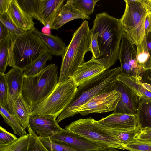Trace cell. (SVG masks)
I'll return each mask as SVG.
<instances>
[{
	"label": "cell",
	"mask_w": 151,
	"mask_h": 151,
	"mask_svg": "<svg viewBox=\"0 0 151 151\" xmlns=\"http://www.w3.org/2000/svg\"><path fill=\"white\" fill-rule=\"evenodd\" d=\"M52 56L49 53H47L40 58L29 68L23 71L24 76H31L36 74L46 67V62L51 60Z\"/></svg>",
	"instance_id": "cell-32"
},
{
	"label": "cell",
	"mask_w": 151,
	"mask_h": 151,
	"mask_svg": "<svg viewBox=\"0 0 151 151\" xmlns=\"http://www.w3.org/2000/svg\"><path fill=\"white\" fill-rule=\"evenodd\" d=\"M117 79L140 97L151 100V85L150 84L142 83L141 81L142 80L126 76L121 74L118 75Z\"/></svg>",
	"instance_id": "cell-21"
},
{
	"label": "cell",
	"mask_w": 151,
	"mask_h": 151,
	"mask_svg": "<svg viewBox=\"0 0 151 151\" xmlns=\"http://www.w3.org/2000/svg\"><path fill=\"white\" fill-rule=\"evenodd\" d=\"M136 139L142 141L151 142V128L141 130Z\"/></svg>",
	"instance_id": "cell-38"
},
{
	"label": "cell",
	"mask_w": 151,
	"mask_h": 151,
	"mask_svg": "<svg viewBox=\"0 0 151 151\" xmlns=\"http://www.w3.org/2000/svg\"><path fill=\"white\" fill-rule=\"evenodd\" d=\"M58 68L51 64L39 73L24 77L22 95L31 106L45 100L58 83Z\"/></svg>",
	"instance_id": "cell-5"
},
{
	"label": "cell",
	"mask_w": 151,
	"mask_h": 151,
	"mask_svg": "<svg viewBox=\"0 0 151 151\" xmlns=\"http://www.w3.org/2000/svg\"><path fill=\"white\" fill-rule=\"evenodd\" d=\"M109 128L114 135L124 145L136 139L141 131L138 125L134 129Z\"/></svg>",
	"instance_id": "cell-25"
},
{
	"label": "cell",
	"mask_w": 151,
	"mask_h": 151,
	"mask_svg": "<svg viewBox=\"0 0 151 151\" xmlns=\"http://www.w3.org/2000/svg\"><path fill=\"white\" fill-rule=\"evenodd\" d=\"M79 19L84 20L90 18L78 10L67 1L56 17L51 29L57 30L68 22Z\"/></svg>",
	"instance_id": "cell-19"
},
{
	"label": "cell",
	"mask_w": 151,
	"mask_h": 151,
	"mask_svg": "<svg viewBox=\"0 0 151 151\" xmlns=\"http://www.w3.org/2000/svg\"><path fill=\"white\" fill-rule=\"evenodd\" d=\"M98 122L100 124L111 128L134 129L137 126L136 114L114 111Z\"/></svg>",
	"instance_id": "cell-18"
},
{
	"label": "cell",
	"mask_w": 151,
	"mask_h": 151,
	"mask_svg": "<svg viewBox=\"0 0 151 151\" xmlns=\"http://www.w3.org/2000/svg\"><path fill=\"white\" fill-rule=\"evenodd\" d=\"M0 113L4 122L12 128L14 133L21 137L27 134L24 129L15 117L4 108L0 106Z\"/></svg>",
	"instance_id": "cell-26"
},
{
	"label": "cell",
	"mask_w": 151,
	"mask_h": 151,
	"mask_svg": "<svg viewBox=\"0 0 151 151\" xmlns=\"http://www.w3.org/2000/svg\"><path fill=\"white\" fill-rule=\"evenodd\" d=\"M91 48L93 55L92 58L96 60L98 59L100 55L97 41L98 34L97 32H91Z\"/></svg>",
	"instance_id": "cell-36"
},
{
	"label": "cell",
	"mask_w": 151,
	"mask_h": 151,
	"mask_svg": "<svg viewBox=\"0 0 151 151\" xmlns=\"http://www.w3.org/2000/svg\"><path fill=\"white\" fill-rule=\"evenodd\" d=\"M29 137L27 134L11 142L0 144V151H27Z\"/></svg>",
	"instance_id": "cell-27"
},
{
	"label": "cell",
	"mask_w": 151,
	"mask_h": 151,
	"mask_svg": "<svg viewBox=\"0 0 151 151\" xmlns=\"http://www.w3.org/2000/svg\"><path fill=\"white\" fill-rule=\"evenodd\" d=\"M136 116L137 125L141 130L151 128V100L140 97Z\"/></svg>",
	"instance_id": "cell-23"
},
{
	"label": "cell",
	"mask_w": 151,
	"mask_h": 151,
	"mask_svg": "<svg viewBox=\"0 0 151 151\" xmlns=\"http://www.w3.org/2000/svg\"><path fill=\"white\" fill-rule=\"evenodd\" d=\"M50 28L47 26H44L42 29V33L47 34H50Z\"/></svg>",
	"instance_id": "cell-44"
},
{
	"label": "cell",
	"mask_w": 151,
	"mask_h": 151,
	"mask_svg": "<svg viewBox=\"0 0 151 151\" xmlns=\"http://www.w3.org/2000/svg\"><path fill=\"white\" fill-rule=\"evenodd\" d=\"M136 54L137 51L134 44L123 35L119 53L120 74L142 80L141 76L144 72L137 61Z\"/></svg>",
	"instance_id": "cell-10"
},
{
	"label": "cell",
	"mask_w": 151,
	"mask_h": 151,
	"mask_svg": "<svg viewBox=\"0 0 151 151\" xmlns=\"http://www.w3.org/2000/svg\"><path fill=\"white\" fill-rule=\"evenodd\" d=\"M65 129L86 138L102 149L111 147L125 150L124 145L108 127L91 117L73 122Z\"/></svg>",
	"instance_id": "cell-6"
},
{
	"label": "cell",
	"mask_w": 151,
	"mask_h": 151,
	"mask_svg": "<svg viewBox=\"0 0 151 151\" xmlns=\"http://www.w3.org/2000/svg\"><path fill=\"white\" fill-rule=\"evenodd\" d=\"M56 119L52 115H32L29 125L31 129L39 137H50L63 129L58 124Z\"/></svg>",
	"instance_id": "cell-13"
},
{
	"label": "cell",
	"mask_w": 151,
	"mask_h": 151,
	"mask_svg": "<svg viewBox=\"0 0 151 151\" xmlns=\"http://www.w3.org/2000/svg\"><path fill=\"white\" fill-rule=\"evenodd\" d=\"M8 65L24 71L40 58L49 53L40 38L32 30L15 35L10 33Z\"/></svg>",
	"instance_id": "cell-2"
},
{
	"label": "cell",
	"mask_w": 151,
	"mask_h": 151,
	"mask_svg": "<svg viewBox=\"0 0 151 151\" xmlns=\"http://www.w3.org/2000/svg\"><path fill=\"white\" fill-rule=\"evenodd\" d=\"M124 147L129 151H151V142L136 138L125 145Z\"/></svg>",
	"instance_id": "cell-33"
},
{
	"label": "cell",
	"mask_w": 151,
	"mask_h": 151,
	"mask_svg": "<svg viewBox=\"0 0 151 151\" xmlns=\"http://www.w3.org/2000/svg\"><path fill=\"white\" fill-rule=\"evenodd\" d=\"M93 23L91 31L98 34L100 52L99 58L93 60L107 70L119 59L121 41L123 36L120 20L103 12L96 15Z\"/></svg>",
	"instance_id": "cell-1"
},
{
	"label": "cell",
	"mask_w": 151,
	"mask_h": 151,
	"mask_svg": "<svg viewBox=\"0 0 151 151\" xmlns=\"http://www.w3.org/2000/svg\"><path fill=\"white\" fill-rule=\"evenodd\" d=\"M77 88L70 78L64 82L58 83L48 97L32 106L31 115H49L57 118L72 101Z\"/></svg>",
	"instance_id": "cell-7"
},
{
	"label": "cell",
	"mask_w": 151,
	"mask_h": 151,
	"mask_svg": "<svg viewBox=\"0 0 151 151\" xmlns=\"http://www.w3.org/2000/svg\"><path fill=\"white\" fill-rule=\"evenodd\" d=\"M9 30L1 22H0V42L10 37Z\"/></svg>",
	"instance_id": "cell-39"
},
{
	"label": "cell",
	"mask_w": 151,
	"mask_h": 151,
	"mask_svg": "<svg viewBox=\"0 0 151 151\" xmlns=\"http://www.w3.org/2000/svg\"><path fill=\"white\" fill-rule=\"evenodd\" d=\"M124 13L119 19L123 35L134 45L140 43L145 37V23L147 14L145 0H124Z\"/></svg>",
	"instance_id": "cell-8"
},
{
	"label": "cell",
	"mask_w": 151,
	"mask_h": 151,
	"mask_svg": "<svg viewBox=\"0 0 151 151\" xmlns=\"http://www.w3.org/2000/svg\"><path fill=\"white\" fill-rule=\"evenodd\" d=\"M10 43V37L0 42V74L3 75L8 65Z\"/></svg>",
	"instance_id": "cell-29"
},
{
	"label": "cell",
	"mask_w": 151,
	"mask_h": 151,
	"mask_svg": "<svg viewBox=\"0 0 151 151\" xmlns=\"http://www.w3.org/2000/svg\"><path fill=\"white\" fill-rule=\"evenodd\" d=\"M16 136L8 132L6 129L0 127V144L11 142L17 139Z\"/></svg>",
	"instance_id": "cell-37"
},
{
	"label": "cell",
	"mask_w": 151,
	"mask_h": 151,
	"mask_svg": "<svg viewBox=\"0 0 151 151\" xmlns=\"http://www.w3.org/2000/svg\"><path fill=\"white\" fill-rule=\"evenodd\" d=\"M149 79L151 81V77H149Z\"/></svg>",
	"instance_id": "cell-46"
},
{
	"label": "cell",
	"mask_w": 151,
	"mask_h": 151,
	"mask_svg": "<svg viewBox=\"0 0 151 151\" xmlns=\"http://www.w3.org/2000/svg\"><path fill=\"white\" fill-rule=\"evenodd\" d=\"M49 137L51 140L66 143L75 151H100L102 149L86 138L65 129Z\"/></svg>",
	"instance_id": "cell-14"
},
{
	"label": "cell",
	"mask_w": 151,
	"mask_h": 151,
	"mask_svg": "<svg viewBox=\"0 0 151 151\" xmlns=\"http://www.w3.org/2000/svg\"><path fill=\"white\" fill-rule=\"evenodd\" d=\"M100 151H120L117 149L111 148V147H108L106 148L102 149Z\"/></svg>",
	"instance_id": "cell-45"
},
{
	"label": "cell",
	"mask_w": 151,
	"mask_h": 151,
	"mask_svg": "<svg viewBox=\"0 0 151 151\" xmlns=\"http://www.w3.org/2000/svg\"><path fill=\"white\" fill-rule=\"evenodd\" d=\"M147 13L151 15V0H145Z\"/></svg>",
	"instance_id": "cell-43"
},
{
	"label": "cell",
	"mask_w": 151,
	"mask_h": 151,
	"mask_svg": "<svg viewBox=\"0 0 151 151\" xmlns=\"http://www.w3.org/2000/svg\"><path fill=\"white\" fill-rule=\"evenodd\" d=\"M39 138L49 151H75L65 142L51 140L49 137Z\"/></svg>",
	"instance_id": "cell-30"
},
{
	"label": "cell",
	"mask_w": 151,
	"mask_h": 151,
	"mask_svg": "<svg viewBox=\"0 0 151 151\" xmlns=\"http://www.w3.org/2000/svg\"><path fill=\"white\" fill-rule=\"evenodd\" d=\"M91 32L88 21H84L73 35L65 53L62 57V62L58 78V83L68 79L84 61L85 54L91 52Z\"/></svg>",
	"instance_id": "cell-4"
},
{
	"label": "cell",
	"mask_w": 151,
	"mask_h": 151,
	"mask_svg": "<svg viewBox=\"0 0 151 151\" xmlns=\"http://www.w3.org/2000/svg\"><path fill=\"white\" fill-rule=\"evenodd\" d=\"M32 31L42 39L47 47L49 53L62 57L64 56L67 46L60 37L51 34H44L35 28Z\"/></svg>",
	"instance_id": "cell-20"
},
{
	"label": "cell",
	"mask_w": 151,
	"mask_h": 151,
	"mask_svg": "<svg viewBox=\"0 0 151 151\" xmlns=\"http://www.w3.org/2000/svg\"><path fill=\"white\" fill-rule=\"evenodd\" d=\"M7 85L8 101L5 109L12 114L14 104L22 95L23 79V71L12 67L5 74Z\"/></svg>",
	"instance_id": "cell-12"
},
{
	"label": "cell",
	"mask_w": 151,
	"mask_h": 151,
	"mask_svg": "<svg viewBox=\"0 0 151 151\" xmlns=\"http://www.w3.org/2000/svg\"><path fill=\"white\" fill-rule=\"evenodd\" d=\"M113 90L119 92L120 99L114 111L131 115L136 114L140 97L120 81L117 80Z\"/></svg>",
	"instance_id": "cell-15"
},
{
	"label": "cell",
	"mask_w": 151,
	"mask_h": 151,
	"mask_svg": "<svg viewBox=\"0 0 151 151\" xmlns=\"http://www.w3.org/2000/svg\"><path fill=\"white\" fill-rule=\"evenodd\" d=\"M27 129L29 134L27 151H49L37 134L31 129L29 125Z\"/></svg>",
	"instance_id": "cell-31"
},
{
	"label": "cell",
	"mask_w": 151,
	"mask_h": 151,
	"mask_svg": "<svg viewBox=\"0 0 151 151\" xmlns=\"http://www.w3.org/2000/svg\"><path fill=\"white\" fill-rule=\"evenodd\" d=\"M70 3L78 10L87 16L92 14L95 6L99 0H68Z\"/></svg>",
	"instance_id": "cell-28"
},
{
	"label": "cell",
	"mask_w": 151,
	"mask_h": 151,
	"mask_svg": "<svg viewBox=\"0 0 151 151\" xmlns=\"http://www.w3.org/2000/svg\"><path fill=\"white\" fill-rule=\"evenodd\" d=\"M106 70L104 67L91 58L81 64L70 78L78 87Z\"/></svg>",
	"instance_id": "cell-16"
},
{
	"label": "cell",
	"mask_w": 151,
	"mask_h": 151,
	"mask_svg": "<svg viewBox=\"0 0 151 151\" xmlns=\"http://www.w3.org/2000/svg\"><path fill=\"white\" fill-rule=\"evenodd\" d=\"M150 15V14H149ZM150 16L151 18V15H150Z\"/></svg>",
	"instance_id": "cell-47"
},
{
	"label": "cell",
	"mask_w": 151,
	"mask_h": 151,
	"mask_svg": "<svg viewBox=\"0 0 151 151\" xmlns=\"http://www.w3.org/2000/svg\"><path fill=\"white\" fill-rule=\"evenodd\" d=\"M145 37L147 49L151 57V31L146 35Z\"/></svg>",
	"instance_id": "cell-42"
},
{
	"label": "cell",
	"mask_w": 151,
	"mask_h": 151,
	"mask_svg": "<svg viewBox=\"0 0 151 151\" xmlns=\"http://www.w3.org/2000/svg\"><path fill=\"white\" fill-rule=\"evenodd\" d=\"M21 8L33 18L51 29L65 0H17Z\"/></svg>",
	"instance_id": "cell-9"
},
{
	"label": "cell",
	"mask_w": 151,
	"mask_h": 151,
	"mask_svg": "<svg viewBox=\"0 0 151 151\" xmlns=\"http://www.w3.org/2000/svg\"><path fill=\"white\" fill-rule=\"evenodd\" d=\"M137 61L144 72L151 70V57L147 49L145 37L143 40L136 45Z\"/></svg>",
	"instance_id": "cell-24"
},
{
	"label": "cell",
	"mask_w": 151,
	"mask_h": 151,
	"mask_svg": "<svg viewBox=\"0 0 151 151\" xmlns=\"http://www.w3.org/2000/svg\"><path fill=\"white\" fill-rule=\"evenodd\" d=\"M121 71L120 67L107 70L78 87L73 99L58 117L57 122L78 114L79 109L95 96L113 90Z\"/></svg>",
	"instance_id": "cell-3"
},
{
	"label": "cell",
	"mask_w": 151,
	"mask_h": 151,
	"mask_svg": "<svg viewBox=\"0 0 151 151\" xmlns=\"http://www.w3.org/2000/svg\"><path fill=\"white\" fill-rule=\"evenodd\" d=\"M145 35L151 31V18L150 15L147 13L145 23Z\"/></svg>",
	"instance_id": "cell-41"
},
{
	"label": "cell",
	"mask_w": 151,
	"mask_h": 151,
	"mask_svg": "<svg viewBox=\"0 0 151 151\" xmlns=\"http://www.w3.org/2000/svg\"><path fill=\"white\" fill-rule=\"evenodd\" d=\"M6 13L14 24L23 31L35 29L33 18L21 8L17 0H12Z\"/></svg>",
	"instance_id": "cell-17"
},
{
	"label": "cell",
	"mask_w": 151,
	"mask_h": 151,
	"mask_svg": "<svg viewBox=\"0 0 151 151\" xmlns=\"http://www.w3.org/2000/svg\"><path fill=\"white\" fill-rule=\"evenodd\" d=\"M0 22L9 30L10 33L18 35L24 31L17 27L10 19L6 13L0 14Z\"/></svg>",
	"instance_id": "cell-35"
},
{
	"label": "cell",
	"mask_w": 151,
	"mask_h": 151,
	"mask_svg": "<svg viewBox=\"0 0 151 151\" xmlns=\"http://www.w3.org/2000/svg\"><path fill=\"white\" fill-rule=\"evenodd\" d=\"M4 75L0 74V106L5 108L8 103V91Z\"/></svg>",
	"instance_id": "cell-34"
},
{
	"label": "cell",
	"mask_w": 151,
	"mask_h": 151,
	"mask_svg": "<svg viewBox=\"0 0 151 151\" xmlns=\"http://www.w3.org/2000/svg\"><path fill=\"white\" fill-rule=\"evenodd\" d=\"M32 108V106L22 95L17 100L14 106L12 114L25 129L29 125V120L31 116Z\"/></svg>",
	"instance_id": "cell-22"
},
{
	"label": "cell",
	"mask_w": 151,
	"mask_h": 151,
	"mask_svg": "<svg viewBox=\"0 0 151 151\" xmlns=\"http://www.w3.org/2000/svg\"><path fill=\"white\" fill-rule=\"evenodd\" d=\"M121 97L120 93L113 90L98 95L83 106L78 112L85 116L92 113H104L114 111Z\"/></svg>",
	"instance_id": "cell-11"
},
{
	"label": "cell",
	"mask_w": 151,
	"mask_h": 151,
	"mask_svg": "<svg viewBox=\"0 0 151 151\" xmlns=\"http://www.w3.org/2000/svg\"><path fill=\"white\" fill-rule=\"evenodd\" d=\"M12 0H0V14L6 13Z\"/></svg>",
	"instance_id": "cell-40"
}]
</instances>
